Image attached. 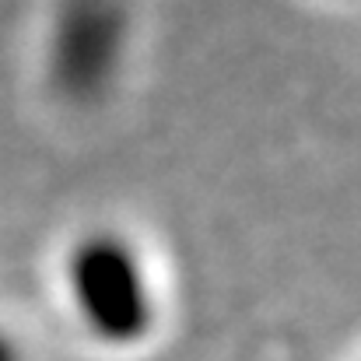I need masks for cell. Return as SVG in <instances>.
<instances>
[{
  "instance_id": "cell-1",
  "label": "cell",
  "mask_w": 361,
  "mask_h": 361,
  "mask_svg": "<svg viewBox=\"0 0 361 361\" xmlns=\"http://www.w3.org/2000/svg\"><path fill=\"white\" fill-rule=\"evenodd\" d=\"M60 302L99 351L130 355L161 330V277L147 245L120 225H88L60 252Z\"/></svg>"
},
{
  "instance_id": "cell-2",
  "label": "cell",
  "mask_w": 361,
  "mask_h": 361,
  "mask_svg": "<svg viewBox=\"0 0 361 361\" xmlns=\"http://www.w3.org/2000/svg\"><path fill=\"white\" fill-rule=\"evenodd\" d=\"M130 14L123 0H60L46 42L53 88L71 102L102 99L126 67Z\"/></svg>"
},
{
  "instance_id": "cell-3",
  "label": "cell",
  "mask_w": 361,
  "mask_h": 361,
  "mask_svg": "<svg viewBox=\"0 0 361 361\" xmlns=\"http://www.w3.org/2000/svg\"><path fill=\"white\" fill-rule=\"evenodd\" d=\"M0 361H32L25 341L11 326H4V323H0Z\"/></svg>"
},
{
  "instance_id": "cell-4",
  "label": "cell",
  "mask_w": 361,
  "mask_h": 361,
  "mask_svg": "<svg viewBox=\"0 0 361 361\" xmlns=\"http://www.w3.org/2000/svg\"><path fill=\"white\" fill-rule=\"evenodd\" d=\"M358 361H361V358H358Z\"/></svg>"
}]
</instances>
